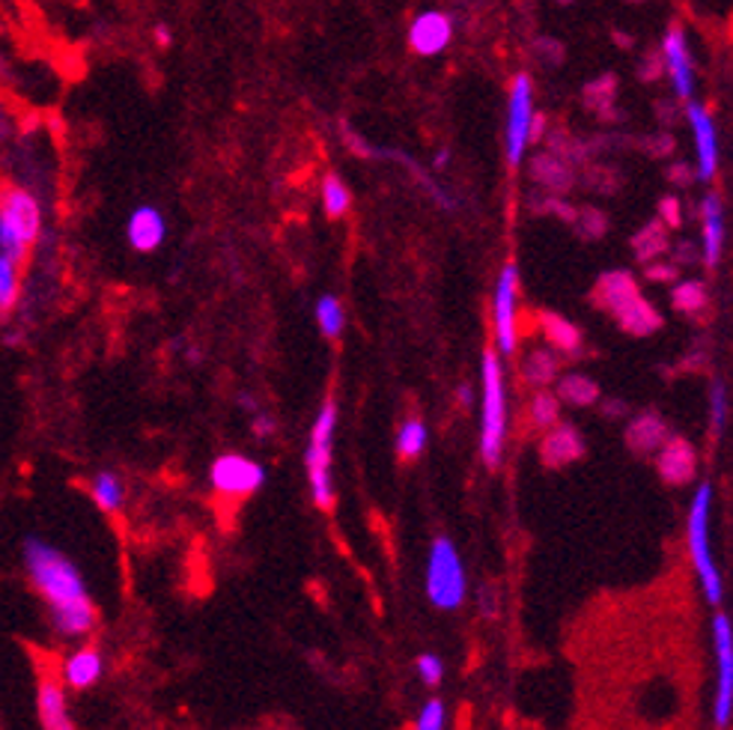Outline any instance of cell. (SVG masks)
Listing matches in <instances>:
<instances>
[{
    "instance_id": "obj_12",
    "label": "cell",
    "mask_w": 733,
    "mask_h": 730,
    "mask_svg": "<svg viewBox=\"0 0 733 730\" xmlns=\"http://www.w3.org/2000/svg\"><path fill=\"white\" fill-rule=\"evenodd\" d=\"M108 674V656L99 644H75L60 662L57 677L69 692H90Z\"/></svg>"
},
{
    "instance_id": "obj_14",
    "label": "cell",
    "mask_w": 733,
    "mask_h": 730,
    "mask_svg": "<svg viewBox=\"0 0 733 730\" xmlns=\"http://www.w3.org/2000/svg\"><path fill=\"white\" fill-rule=\"evenodd\" d=\"M167 242V218L155 203H141L125 218V245L135 254H155Z\"/></svg>"
},
{
    "instance_id": "obj_9",
    "label": "cell",
    "mask_w": 733,
    "mask_h": 730,
    "mask_svg": "<svg viewBox=\"0 0 733 730\" xmlns=\"http://www.w3.org/2000/svg\"><path fill=\"white\" fill-rule=\"evenodd\" d=\"M713 648H715V704H713V721L715 728H731L733 719V623L724 611L713 615Z\"/></svg>"
},
{
    "instance_id": "obj_7",
    "label": "cell",
    "mask_w": 733,
    "mask_h": 730,
    "mask_svg": "<svg viewBox=\"0 0 733 730\" xmlns=\"http://www.w3.org/2000/svg\"><path fill=\"white\" fill-rule=\"evenodd\" d=\"M426 597L442 611L463 608L465 597H468V573H465L459 549H456L451 537L438 534L433 545H430V557H426Z\"/></svg>"
},
{
    "instance_id": "obj_42",
    "label": "cell",
    "mask_w": 733,
    "mask_h": 730,
    "mask_svg": "<svg viewBox=\"0 0 733 730\" xmlns=\"http://www.w3.org/2000/svg\"><path fill=\"white\" fill-rule=\"evenodd\" d=\"M602 412L606 414H623V418H632L630 414V406L623 400H606L602 402Z\"/></svg>"
},
{
    "instance_id": "obj_28",
    "label": "cell",
    "mask_w": 733,
    "mask_h": 730,
    "mask_svg": "<svg viewBox=\"0 0 733 730\" xmlns=\"http://www.w3.org/2000/svg\"><path fill=\"white\" fill-rule=\"evenodd\" d=\"M21 263L0 254V317H10L21 299Z\"/></svg>"
},
{
    "instance_id": "obj_26",
    "label": "cell",
    "mask_w": 733,
    "mask_h": 730,
    "mask_svg": "<svg viewBox=\"0 0 733 730\" xmlns=\"http://www.w3.org/2000/svg\"><path fill=\"white\" fill-rule=\"evenodd\" d=\"M426 442H430V430L421 418H406L397 430V456L403 463H412L421 453L426 451Z\"/></svg>"
},
{
    "instance_id": "obj_22",
    "label": "cell",
    "mask_w": 733,
    "mask_h": 730,
    "mask_svg": "<svg viewBox=\"0 0 733 730\" xmlns=\"http://www.w3.org/2000/svg\"><path fill=\"white\" fill-rule=\"evenodd\" d=\"M87 493H90V501L108 516L120 513L129 501V484H125L123 474L114 472V468H99L87 480Z\"/></svg>"
},
{
    "instance_id": "obj_33",
    "label": "cell",
    "mask_w": 733,
    "mask_h": 730,
    "mask_svg": "<svg viewBox=\"0 0 733 730\" xmlns=\"http://www.w3.org/2000/svg\"><path fill=\"white\" fill-rule=\"evenodd\" d=\"M531 421L537 423L540 430H552L560 421V400L558 394L540 388L531 400Z\"/></svg>"
},
{
    "instance_id": "obj_19",
    "label": "cell",
    "mask_w": 733,
    "mask_h": 730,
    "mask_svg": "<svg viewBox=\"0 0 733 730\" xmlns=\"http://www.w3.org/2000/svg\"><path fill=\"white\" fill-rule=\"evenodd\" d=\"M585 456V439L573 423H555L540 442V460L546 468H564Z\"/></svg>"
},
{
    "instance_id": "obj_10",
    "label": "cell",
    "mask_w": 733,
    "mask_h": 730,
    "mask_svg": "<svg viewBox=\"0 0 733 730\" xmlns=\"http://www.w3.org/2000/svg\"><path fill=\"white\" fill-rule=\"evenodd\" d=\"M534 84L527 75H517L510 87V104H507V162L517 167L525 158V150L534 134Z\"/></svg>"
},
{
    "instance_id": "obj_36",
    "label": "cell",
    "mask_w": 733,
    "mask_h": 730,
    "mask_svg": "<svg viewBox=\"0 0 733 730\" xmlns=\"http://www.w3.org/2000/svg\"><path fill=\"white\" fill-rule=\"evenodd\" d=\"M414 668H418V674H421L426 686H438L444 679V662L435 656V653H421L418 662H414Z\"/></svg>"
},
{
    "instance_id": "obj_24",
    "label": "cell",
    "mask_w": 733,
    "mask_h": 730,
    "mask_svg": "<svg viewBox=\"0 0 733 730\" xmlns=\"http://www.w3.org/2000/svg\"><path fill=\"white\" fill-rule=\"evenodd\" d=\"M560 355L548 346H540L522 361V379L531 385V388H548L552 381L560 376Z\"/></svg>"
},
{
    "instance_id": "obj_17",
    "label": "cell",
    "mask_w": 733,
    "mask_h": 730,
    "mask_svg": "<svg viewBox=\"0 0 733 730\" xmlns=\"http://www.w3.org/2000/svg\"><path fill=\"white\" fill-rule=\"evenodd\" d=\"M662 54H665V69L671 75L677 99H692L695 66H692V54H689V40H686V33H682L680 24H671V27L665 31Z\"/></svg>"
},
{
    "instance_id": "obj_23",
    "label": "cell",
    "mask_w": 733,
    "mask_h": 730,
    "mask_svg": "<svg viewBox=\"0 0 733 730\" xmlns=\"http://www.w3.org/2000/svg\"><path fill=\"white\" fill-rule=\"evenodd\" d=\"M540 329L546 334V343L558 355H579L581 352V331L569 322V319L552 313V310H543L540 313Z\"/></svg>"
},
{
    "instance_id": "obj_4",
    "label": "cell",
    "mask_w": 733,
    "mask_h": 730,
    "mask_svg": "<svg viewBox=\"0 0 733 730\" xmlns=\"http://www.w3.org/2000/svg\"><path fill=\"white\" fill-rule=\"evenodd\" d=\"M480 394V456L489 468H498L507 444V385L498 350L484 352Z\"/></svg>"
},
{
    "instance_id": "obj_40",
    "label": "cell",
    "mask_w": 733,
    "mask_h": 730,
    "mask_svg": "<svg viewBox=\"0 0 733 730\" xmlns=\"http://www.w3.org/2000/svg\"><path fill=\"white\" fill-rule=\"evenodd\" d=\"M659 221L665 226H680V200L677 197H665L659 203Z\"/></svg>"
},
{
    "instance_id": "obj_25",
    "label": "cell",
    "mask_w": 733,
    "mask_h": 730,
    "mask_svg": "<svg viewBox=\"0 0 733 730\" xmlns=\"http://www.w3.org/2000/svg\"><path fill=\"white\" fill-rule=\"evenodd\" d=\"M558 400L567 402V406H576V409H588V406H597L599 402V385L585 373H564L558 376Z\"/></svg>"
},
{
    "instance_id": "obj_5",
    "label": "cell",
    "mask_w": 733,
    "mask_h": 730,
    "mask_svg": "<svg viewBox=\"0 0 733 730\" xmlns=\"http://www.w3.org/2000/svg\"><path fill=\"white\" fill-rule=\"evenodd\" d=\"M337 418H341L337 400L325 397L320 412H316V418L310 423L308 447H304V472H308L310 498H313V505L320 507V510H331V507H334V474H331V465H334Z\"/></svg>"
},
{
    "instance_id": "obj_38",
    "label": "cell",
    "mask_w": 733,
    "mask_h": 730,
    "mask_svg": "<svg viewBox=\"0 0 733 730\" xmlns=\"http://www.w3.org/2000/svg\"><path fill=\"white\" fill-rule=\"evenodd\" d=\"M251 432L257 435L259 442H266V439H271V435L278 432V421H275L269 412L259 409L257 414H251Z\"/></svg>"
},
{
    "instance_id": "obj_30",
    "label": "cell",
    "mask_w": 733,
    "mask_h": 730,
    "mask_svg": "<svg viewBox=\"0 0 733 730\" xmlns=\"http://www.w3.org/2000/svg\"><path fill=\"white\" fill-rule=\"evenodd\" d=\"M352 207V191L337 174H329L322 179V209L329 218H343Z\"/></svg>"
},
{
    "instance_id": "obj_16",
    "label": "cell",
    "mask_w": 733,
    "mask_h": 730,
    "mask_svg": "<svg viewBox=\"0 0 733 730\" xmlns=\"http://www.w3.org/2000/svg\"><path fill=\"white\" fill-rule=\"evenodd\" d=\"M686 120L692 125L695 134V153H698V167H695V179L710 182L719 167V134H715L713 117L701 102L686 104Z\"/></svg>"
},
{
    "instance_id": "obj_21",
    "label": "cell",
    "mask_w": 733,
    "mask_h": 730,
    "mask_svg": "<svg viewBox=\"0 0 733 730\" xmlns=\"http://www.w3.org/2000/svg\"><path fill=\"white\" fill-rule=\"evenodd\" d=\"M671 435L668 423L662 421L659 412H641L632 414L630 427H626V447L638 456H651L662 447V442Z\"/></svg>"
},
{
    "instance_id": "obj_20",
    "label": "cell",
    "mask_w": 733,
    "mask_h": 730,
    "mask_svg": "<svg viewBox=\"0 0 733 730\" xmlns=\"http://www.w3.org/2000/svg\"><path fill=\"white\" fill-rule=\"evenodd\" d=\"M701 259L707 268H715L724 251V203L713 191L701 200Z\"/></svg>"
},
{
    "instance_id": "obj_44",
    "label": "cell",
    "mask_w": 733,
    "mask_h": 730,
    "mask_svg": "<svg viewBox=\"0 0 733 730\" xmlns=\"http://www.w3.org/2000/svg\"><path fill=\"white\" fill-rule=\"evenodd\" d=\"M671 179H674V182H689V179H692V174H689V170H686V165H677V167H674V170H671Z\"/></svg>"
},
{
    "instance_id": "obj_35",
    "label": "cell",
    "mask_w": 733,
    "mask_h": 730,
    "mask_svg": "<svg viewBox=\"0 0 733 730\" xmlns=\"http://www.w3.org/2000/svg\"><path fill=\"white\" fill-rule=\"evenodd\" d=\"M444 721H447V710H444V700L430 698L418 712L414 719V730H444Z\"/></svg>"
},
{
    "instance_id": "obj_39",
    "label": "cell",
    "mask_w": 733,
    "mask_h": 730,
    "mask_svg": "<svg viewBox=\"0 0 733 730\" xmlns=\"http://www.w3.org/2000/svg\"><path fill=\"white\" fill-rule=\"evenodd\" d=\"M477 606L484 618H496L498 615V590L492 585H484L477 590Z\"/></svg>"
},
{
    "instance_id": "obj_2",
    "label": "cell",
    "mask_w": 733,
    "mask_h": 730,
    "mask_svg": "<svg viewBox=\"0 0 733 730\" xmlns=\"http://www.w3.org/2000/svg\"><path fill=\"white\" fill-rule=\"evenodd\" d=\"M593 301L599 308L618 319V325L632 338H647L662 329L659 310L641 296L638 284L630 272H606L593 287Z\"/></svg>"
},
{
    "instance_id": "obj_13",
    "label": "cell",
    "mask_w": 733,
    "mask_h": 730,
    "mask_svg": "<svg viewBox=\"0 0 733 730\" xmlns=\"http://www.w3.org/2000/svg\"><path fill=\"white\" fill-rule=\"evenodd\" d=\"M656 474L662 484L689 486L698 477V453L686 435H668L656 451Z\"/></svg>"
},
{
    "instance_id": "obj_15",
    "label": "cell",
    "mask_w": 733,
    "mask_h": 730,
    "mask_svg": "<svg viewBox=\"0 0 733 730\" xmlns=\"http://www.w3.org/2000/svg\"><path fill=\"white\" fill-rule=\"evenodd\" d=\"M36 716L42 730H78L69 707V689L63 686L60 677L42 674L36 683Z\"/></svg>"
},
{
    "instance_id": "obj_31",
    "label": "cell",
    "mask_w": 733,
    "mask_h": 730,
    "mask_svg": "<svg viewBox=\"0 0 733 730\" xmlns=\"http://www.w3.org/2000/svg\"><path fill=\"white\" fill-rule=\"evenodd\" d=\"M671 301L680 313L695 317V313H701V310L707 308L710 296H707V287H703L701 280H680V284L671 289Z\"/></svg>"
},
{
    "instance_id": "obj_8",
    "label": "cell",
    "mask_w": 733,
    "mask_h": 730,
    "mask_svg": "<svg viewBox=\"0 0 733 730\" xmlns=\"http://www.w3.org/2000/svg\"><path fill=\"white\" fill-rule=\"evenodd\" d=\"M266 480H269L266 465L248 453H218L209 463V486L224 501H245L251 495H257L266 486Z\"/></svg>"
},
{
    "instance_id": "obj_3",
    "label": "cell",
    "mask_w": 733,
    "mask_h": 730,
    "mask_svg": "<svg viewBox=\"0 0 733 730\" xmlns=\"http://www.w3.org/2000/svg\"><path fill=\"white\" fill-rule=\"evenodd\" d=\"M42 236V203L40 197L21 186H0V254L27 263L31 251Z\"/></svg>"
},
{
    "instance_id": "obj_29",
    "label": "cell",
    "mask_w": 733,
    "mask_h": 730,
    "mask_svg": "<svg viewBox=\"0 0 733 730\" xmlns=\"http://www.w3.org/2000/svg\"><path fill=\"white\" fill-rule=\"evenodd\" d=\"M313 317H316V325H320L322 338L337 340L346 329V310H343L341 299L337 296H320L316 308H313Z\"/></svg>"
},
{
    "instance_id": "obj_11",
    "label": "cell",
    "mask_w": 733,
    "mask_h": 730,
    "mask_svg": "<svg viewBox=\"0 0 733 730\" xmlns=\"http://www.w3.org/2000/svg\"><path fill=\"white\" fill-rule=\"evenodd\" d=\"M517 299H519V268L517 263H507L501 268L492 296V325H496V350L498 355L517 352Z\"/></svg>"
},
{
    "instance_id": "obj_41",
    "label": "cell",
    "mask_w": 733,
    "mask_h": 730,
    "mask_svg": "<svg viewBox=\"0 0 733 730\" xmlns=\"http://www.w3.org/2000/svg\"><path fill=\"white\" fill-rule=\"evenodd\" d=\"M647 278H651V280H674V278H677V266H656V263H647Z\"/></svg>"
},
{
    "instance_id": "obj_45",
    "label": "cell",
    "mask_w": 733,
    "mask_h": 730,
    "mask_svg": "<svg viewBox=\"0 0 733 730\" xmlns=\"http://www.w3.org/2000/svg\"><path fill=\"white\" fill-rule=\"evenodd\" d=\"M155 40H158V45H167V42H170V33H167L165 27H158V31H155Z\"/></svg>"
},
{
    "instance_id": "obj_32",
    "label": "cell",
    "mask_w": 733,
    "mask_h": 730,
    "mask_svg": "<svg viewBox=\"0 0 733 730\" xmlns=\"http://www.w3.org/2000/svg\"><path fill=\"white\" fill-rule=\"evenodd\" d=\"M728 418H731V394H728L722 376H713L710 379V423H713L715 439H722Z\"/></svg>"
},
{
    "instance_id": "obj_6",
    "label": "cell",
    "mask_w": 733,
    "mask_h": 730,
    "mask_svg": "<svg viewBox=\"0 0 733 730\" xmlns=\"http://www.w3.org/2000/svg\"><path fill=\"white\" fill-rule=\"evenodd\" d=\"M710 507H713V486L710 480L695 489L692 505H689V519H686V534H689V555H692L695 573L701 578L703 597L713 608L722 606L724 587L719 566L713 561V549H710Z\"/></svg>"
},
{
    "instance_id": "obj_43",
    "label": "cell",
    "mask_w": 733,
    "mask_h": 730,
    "mask_svg": "<svg viewBox=\"0 0 733 730\" xmlns=\"http://www.w3.org/2000/svg\"><path fill=\"white\" fill-rule=\"evenodd\" d=\"M456 397H459V406H463V409H468V406L475 402V388H471L468 381H463V385L456 388Z\"/></svg>"
},
{
    "instance_id": "obj_18",
    "label": "cell",
    "mask_w": 733,
    "mask_h": 730,
    "mask_svg": "<svg viewBox=\"0 0 733 730\" xmlns=\"http://www.w3.org/2000/svg\"><path fill=\"white\" fill-rule=\"evenodd\" d=\"M451 40H454V21H451V15H444V12H421V15L412 21L409 45H412V52L421 54V57L442 54L444 48L451 45Z\"/></svg>"
},
{
    "instance_id": "obj_34",
    "label": "cell",
    "mask_w": 733,
    "mask_h": 730,
    "mask_svg": "<svg viewBox=\"0 0 733 730\" xmlns=\"http://www.w3.org/2000/svg\"><path fill=\"white\" fill-rule=\"evenodd\" d=\"M534 176H537L548 191H564V188L569 186L567 165H560L558 158H552V155H543V158L534 162Z\"/></svg>"
},
{
    "instance_id": "obj_1",
    "label": "cell",
    "mask_w": 733,
    "mask_h": 730,
    "mask_svg": "<svg viewBox=\"0 0 733 730\" xmlns=\"http://www.w3.org/2000/svg\"><path fill=\"white\" fill-rule=\"evenodd\" d=\"M21 566L31 587L48 611L54 635L63 641H84L99 627V608L81 564L60 545L40 534L21 540Z\"/></svg>"
},
{
    "instance_id": "obj_27",
    "label": "cell",
    "mask_w": 733,
    "mask_h": 730,
    "mask_svg": "<svg viewBox=\"0 0 733 730\" xmlns=\"http://www.w3.org/2000/svg\"><path fill=\"white\" fill-rule=\"evenodd\" d=\"M632 247H635V257H638L641 263H653L659 254L668 251V226L662 224L659 218L651 221V224H644L638 233L632 236Z\"/></svg>"
},
{
    "instance_id": "obj_37",
    "label": "cell",
    "mask_w": 733,
    "mask_h": 730,
    "mask_svg": "<svg viewBox=\"0 0 733 730\" xmlns=\"http://www.w3.org/2000/svg\"><path fill=\"white\" fill-rule=\"evenodd\" d=\"M579 224H581V233H585V236L599 239L602 233H606L609 221H606V215H602V212H597V209H588V212H581Z\"/></svg>"
}]
</instances>
